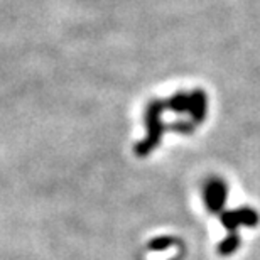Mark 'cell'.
Wrapping results in <instances>:
<instances>
[{
    "label": "cell",
    "mask_w": 260,
    "mask_h": 260,
    "mask_svg": "<svg viewBox=\"0 0 260 260\" xmlns=\"http://www.w3.org/2000/svg\"><path fill=\"white\" fill-rule=\"evenodd\" d=\"M221 221L228 230V238L225 242L220 243V253L221 255H230V253L237 250L238 243H240V238L237 235V226L257 225L258 215L252 210V208H240V210H237V211L225 213V215L221 216Z\"/></svg>",
    "instance_id": "6da1fadb"
},
{
    "label": "cell",
    "mask_w": 260,
    "mask_h": 260,
    "mask_svg": "<svg viewBox=\"0 0 260 260\" xmlns=\"http://www.w3.org/2000/svg\"><path fill=\"white\" fill-rule=\"evenodd\" d=\"M162 103L160 102H152L147 108V113H145V122H147V137L142 140L135 150H137L139 155H147L150 150H152L155 145L159 144L160 135L164 132V125H162Z\"/></svg>",
    "instance_id": "7a4b0ae2"
},
{
    "label": "cell",
    "mask_w": 260,
    "mask_h": 260,
    "mask_svg": "<svg viewBox=\"0 0 260 260\" xmlns=\"http://www.w3.org/2000/svg\"><path fill=\"white\" fill-rule=\"evenodd\" d=\"M205 200L210 211H218L226 200V186L220 179L208 181L205 186Z\"/></svg>",
    "instance_id": "3957f363"
}]
</instances>
